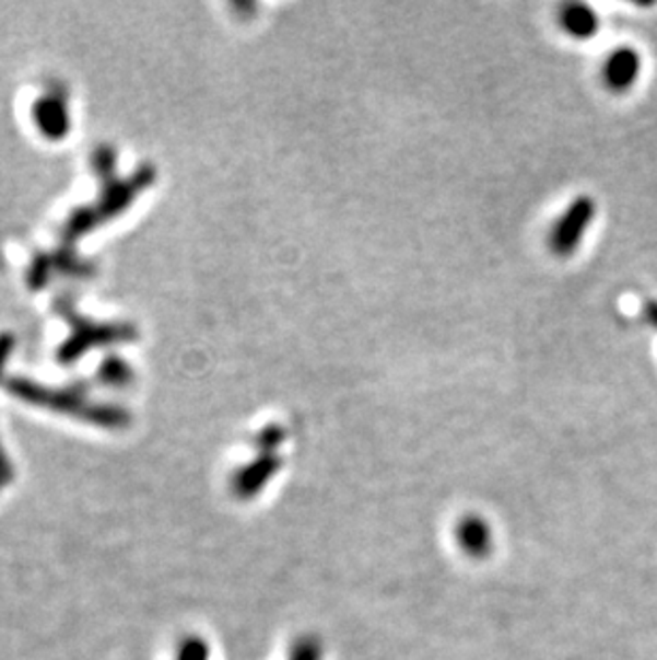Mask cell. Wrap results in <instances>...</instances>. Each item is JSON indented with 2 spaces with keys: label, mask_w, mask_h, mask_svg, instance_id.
<instances>
[{
  "label": "cell",
  "mask_w": 657,
  "mask_h": 660,
  "mask_svg": "<svg viewBox=\"0 0 657 660\" xmlns=\"http://www.w3.org/2000/svg\"><path fill=\"white\" fill-rule=\"evenodd\" d=\"M114 163H116V154H114L112 148H101L94 154V167L105 180V195L96 206L82 208V210L73 212V217L62 229L64 248H71V244L82 233H86L92 227H96L101 220L112 219V217L120 215L131 204L132 197L154 180V170L150 165H145V167L137 170V174L129 182H116L114 180Z\"/></svg>",
  "instance_id": "obj_1"
},
{
  "label": "cell",
  "mask_w": 657,
  "mask_h": 660,
  "mask_svg": "<svg viewBox=\"0 0 657 660\" xmlns=\"http://www.w3.org/2000/svg\"><path fill=\"white\" fill-rule=\"evenodd\" d=\"M9 390L13 396L22 397L26 402L33 404H44L49 408H56L60 413H69L75 417H82L86 421H94L101 426H125L129 424V413H125L122 408H114V406H103V404H92L84 397V390L75 387V390H45L39 387L33 381L26 379H13L9 381Z\"/></svg>",
  "instance_id": "obj_2"
},
{
  "label": "cell",
  "mask_w": 657,
  "mask_h": 660,
  "mask_svg": "<svg viewBox=\"0 0 657 660\" xmlns=\"http://www.w3.org/2000/svg\"><path fill=\"white\" fill-rule=\"evenodd\" d=\"M60 312L71 321V338L62 345L58 351V359L62 363L75 361L82 352L89 351L90 347H101V345H112V343H122V340H132L137 336L132 325H96L82 319L78 312H73L67 304H58Z\"/></svg>",
  "instance_id": "obj_3"
},
{
  "label": "cell",
  "mask_w": 657,
  "mask_h": 660,
  "mask_svg": "<svg viewBox=\"0 0 657 660\" xmlns=\"http://www.w3.org/2000/svg\"><path fill=\"white\" fill-rule=\"evenodd\" d=\"M596 212H598V206H596L594 197L578 195L576 199H572L568 208L551 227V233H549L551 251L558 257H572L580 248L587 231L591 229V224L596 220Z\"/></svg>",
  "instance_id": "obj_4"
},
{
  "label": "cell",
  "mask_w": 657,
  "mask_h": 660,
  "mask_svg": "<svg viewBox=\"0 0 657 660\" xmlns=\"http://www.w3.org/2000/svg\"><path fill=\"white\" fill-rule=\"evenodd\" d=\"M643 54L632 45H617L600 65V80L613 94H627L641 82Z\"/></svg>",
  "instance_id": "obj_5"
},
{
  "label": "cell",
  "mask_w": 657,
  "mask_h": 660,
  "mask_svg": "<svg viewBox=\"0 0 657 660\" xmlns=\"http://www.w3.org/2000/svg\"><path fill=\"white\" fill-rule=\"evenodd\" d=\"M33 118H35L37 129L44 132L47 139H62L71 127L64 94L58 90H51L42 99H37Z\"/></svg>",
  "instance_id": "obj_6"
},
{
  "label": "cell",
  "mask_w": 657,
  "mask_h": 660,
  "mask_svg": "<svg viewBox=\"0 0 657 660\" xmlns=\"http://www.w3.org/2000/svg\"><path fill=\"white\" fill-rule=\"evenodd\" d=\"M562 26L566 35L576 42H589L600 31V15L594 7L583 2H572L562 9Z\"/></svg>",
  "instance_id": "obj_7"
},
{
  "label": "cell",
  "mask_w": 657,
  "mask_h": 660,
  "mask_svg": "<svg viewBox=\"0 0 657 660\" xmlns=\"http://www.w3.org/2000/svg\"><path fill=\"white\" fill-rule=\"evenodd\" d=\"M278 460L271 453H265L261 458H257L248 468H244L237 479H235V489L242 496H253L255 491H259L269 477L278 471Z\"/></svg>",
  "instance_id": "obj_8"
},
{
  "label": "cell",
  "mask_w": 657,
  "mask_h": 660,
  "mask_svg": "<svg viewBox=\"0 0 657 660\" xmlns=\"http://www.w3.org/2000/svg\"><path fill=\"white\" fill-rule=\"evenodd\" d=\"M457 539L464 552L470 556H484L491 547V532L489 526L482 522L481 518H466L459 529H457Z\"/></svg>",
  "instance_id": "obj_9"
},
{
  "label": "cell",
  "mask_w": 657,
  "mask_h": 660,
  "mask_svg": "<svg viewBox=\"0 0 657 660\" xmlns=\"http://www.w3.org/2000/svg\"><path fill=\"white\" fill-rule=\"evenodd\" d=\"M98 379L103 383L116 385V387L127 385V383H131L132 379L131 366L120 357H107L98 370Z\"/></svg>",
  "instance_id": "obj_10"
},
{
  "label": "cell",
  "mask_w": 657,
  "mask_h": 660,
  "mask_svg": "<svg viewBox=\"0 0 657 660\" xmlns=\"http://www.w3.org/2000/svg\"><path fill=\"white\" fill-rule=\"evenodd\" d=\"M47 276H49V259L45 255H39L35 259V264L31 265V269H28L31 287H44L47 282Z\"/></svg>",
  "instance_id": "obj_11"
},
{
  "label": "cell",
  "mask_w": 657,
  "mask_h": 660,
  "mask_svg": "<svg viewBox=\"0 0 657 660\" xmlns=\"http://www.w3.org/2000/svg\"><path fill=\"white\" fill-rule=\"evenodd\" d=\"M318 659H320V650H318V646H316L314 641H304V644H300V646L295 648V655H293V660Z\"/></svg>",
  "instance_id": "obj_12"
},
{
  "label": "cell",
  "mask_w": 657,
  "mask_h": 660,
  "mask_svg": "<svg viewBox=\"0 0 657 660\" xmlns=\"http://www.w3.org/2000/svg\"><path fill=\"white\" fill-rule=\"evenodd\" d=\"M181 660H206V646L199 644V641H190V644L184 648Z\"/></svg>",
  "instance_id": "obj_13"
},
{
  "label": "cell",
  "mask_w": 657,
  "mask_h": 660,
  "mask_svg": "<svg viewBox=\"0 0 657 660\" xmlns=\"http://www.w3.org/2000/svg\"><path fill=\"white\" fill-rule=\"evenodd\" d=\"M11 349H13V336L11 334H2L0 336V374L4 370V363H7V357H9Z\"/></svg>",
  "instance_id": "obj_14"
},
{
  "label": "cell",
  "mask_w": 657,
  "mask_h": 660,
  "mask_svg": "<svg viewBox=\"0 0 657 660\" xmlns=\"http://www.w3.org/2000/svg\"><path fill=\"white\" fill-rule=\"evenodd\" d=\"M645 312H647V321H649V325H652V327H656L657 329V302L647 304Z\"/></svg>",
  "instance_id": "obj_15"
},
{
  "label": "cell",
  "mask_w": 657,
  "mask_h": 660,
  "mask_svg": "<svg viewBox=\"0 0 657 660\" xmlns=\"http://www.w3.org/2000/svg\"><path fill=\"white\" fill-rule=\"evenodd\" d=\"M7 473V462L2 460V455H0V477Z\"/></svg>",
  "instance_id": "obj_16"
}]
</instances>
